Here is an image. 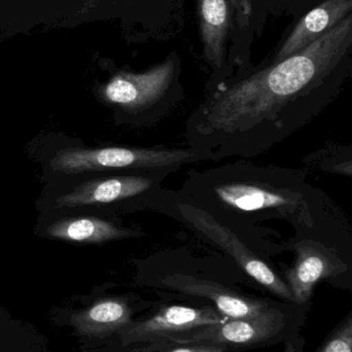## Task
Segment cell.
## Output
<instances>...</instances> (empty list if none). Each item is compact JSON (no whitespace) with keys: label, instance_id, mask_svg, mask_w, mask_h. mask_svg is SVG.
Segmentation results:
<instances>
[{"label":"cell","instance_id":"30bf717a","mask_svg":"<svg viewBox=\"0 0 352 352\" xmlns=\"http://www.w3.org/2000/svg\"><path fill=\"white\" fill-rule=\"evenodd\" d=\"M212 306H161L158 311L140 322H132L119 333L124 346L134 343L159 344L169 341H189L192 337L227 320Z\"/></svg>","mask_w":352,"mask_h":352},{"label":"cell","instance_id":"5bb4252c","mask_svg":"<svg viewBox=\"0 0 352 352\" xmlns=\"http://www.w3.org/2000/svg\"><path fill=\"white\" fill-rule=\"evenodd\" d=\"M132 307L122 298H107L76 312L72 316V326L87 337L105 338L114 333H120L130 326L132 320Z\"/></svg>","mask_w":352,"mask_h":352},{"label":"cell","instance_id":"52a82bcc","mask_svg":"<svg viewBox=\"0 0 352 352\" xmlns=\"http://www.w3.org/2000/svg\"><path fill=\"white\" fill-rule=\"evenodd\" d=\"M155 261L161 268L156 279L158 285L182 295L209 300L225 318L235 320L249 318L264 311L274 303L244 295L207 275L190 272L177 262L171 250L161 252Z\"/></svg>","mask_w":352,"mask_h":352},{"label":"cell","instance_id":"9c48e42d","mask_svg":"<svg viewBox=\"0 0 352 352\" xmlns=\"http://www.w3.org/2000/svg\"><path fill=\"white\" fill-rule=\"evenodd\" d=\"M295 304L273 303L256 316L227 318L220 324L200 331L189 341H210L233 347L240 352L271 346L298 334L296 322L287 308Z\"/></svg>","mask_w":352,"mask_h":352},{"label":"cell","instance_id":"9a60e30c","mask_svg":"<svg viewBox=\"0 0 352 352\" xmlns=\"http://www.w3.org/2000/svg\"><path fill=\"white\" fill-rule=\"evenodd\" d=\"M314 352H352V312H349Z\"/></svg>","mask_w":352,"mask_h":352},{"label":"cell","instance_id":"277c9868","mask_svg":"<svg viewBox=\"0 0 352 352\" xmlns=\"http://www.w3.org/2000/svg\"><path fill=\"white\" fill-rule=\"evenodd\" d=\"M179 76V58L169 56L146 72L116 74L103 87V96L143 123H154L181 101Z\"/></svg>","mask_w":352,"mask_h":352},{"label":"cell","instance_id":"8fae6325","mask_svg":"<svg viewBox=\"0 0 352 352\" xmlns=\"http://www.w3.org/2000/svg\"><path fill=\"white\" fill-rule=\"evenodd\" d=\"M351 10L352 0H326L310 10L281 45L272 63L282 61L306 49L351 14Z\"/></svg>","mask_w":352,"mask_h":352},{"label":"cell","instance_id":"e0dca14e","mask_svg":"<svg viewBox=\"0 0 352 352\" xmlns=\"http://www.w3.org/2000/svg\"><path fill=\"white\" fill-rule=\"evenodd\" d=\"M236 10L238 12V21L241 26H245L249 23L253 12L252 0H235Z\"/></svg>","mask_w":352,"mask_h":352},{"label":"cell","instance_id":"5b68a950","mask_svg":"<svg viewBox=\"0 0 352 352\" xmlns=\"http://www.w3.org/2000/svg\"><path fill=\"white\" fill-rule=\"evenodd\" d=\"M205 162L204 157L191 148H70L60 151L53 159V168L60 173L89 171L180 170L185 165Z\"/></svg>","mask_w":352,"mask_h":352},{"label":"cell","instance_id":"d6986e66","mask_svg":"<svg viewBox=\"0 0 352 352\" xmlns=\"http://www.w3.org/2000/svg\"><path fill=\"white\" fill-rule=\"evenodd\" d=\"M136 352H154V349H153L152 345H149V346L145 347V349Z\"/></svg>","mask_w":352,"mask_h":352},{"label":"cell","instance_id":"8992f818","mask_svg":"<svg viewBox=\"0 0 352 352\" xmlns=\"http://www.w3.org/2000/svg\"><path fill=\"white\" fill-rule=\"evenodd\" d=\"M172 170H138L83 182L60 197L59 207L95 204H122L128 208L156 210L165 188L163 182Z\"/></svg>","mask_w":352,"mask_h":352},{"label":"cell","instance_id":"ba28073f","mask_svg":"<svg viewBox=\"0 0 352 352\" xmlns=\"http://www.w3.org/2000/svg\"><path fill=\"white\" fill-rule=\"evenodd\" d=\"M296 254L291 267L282 268L283 279L289 285L296 304L307 305L320 281L330 283L351 281V256L331 244L315 238L304 237L291 242Z\"/></svg>","mask_w":352,"mask_h":352},{"label":"cell","instance_id":"6da1fadb","mask_svg":"<svg viewBox=\"0 0 352 352\" xmlns=\"http://www.w3.org/2000/svg\"><path fill=\"white\" fill-rule=\"evenodd\" d=\"M352 14L280 62L209 87L186 122L188 148L205 161L266 154L322 115L351 72Z\"/></svg>","mask_w":352,"mask_h":352},{"label":"cell","instance_id":"7a4b0ae2","mask_svg":"<svg viewBox=\"0 0 352 352\" xmlns=\"http://www.w3.org/2000/svg\"><path fill=\"white\" fill-rule=\"evenodd\" d=\"M178 192L235 228L270 260L289 252L276 223L297 239L315 238L351 256L346 215L304 171L237 159L191 169Z\"/></svg>","mask_w":352,"mask_h":352},{"label":"cell","instance_id":"4fadbf2b","mask_svg":"<svg viewBox=\"0 0 352 352\" xmlns=\"http://www.w3.org/2000/svg\"><path fill=\"white\" fill-rule=\"evenodd\" d=\"M47 234L54 239L86 244L105 243L145 235L144 232L107 219L87 217L59 219L49 226Z\"/></svg>","mask_w":352,"mask_h":352},{"label":"cell","instance_id":"3957f363","mask_svg":"<svg viewBox=\"0 0 352 352\" xmlns=\"http://www.w3.org/2000/svg\"><path fill=\"white\" fill-rule=\"evenodd\" d=\"M156 211L181 223L207 243L216 246L260 287L285 303L297 305L289 285L271 264L270 258L235 228L178 190L165 188Z\"/></svg>","mask_w":352,"mask_h":352},{"label":"cell","instance_id":"7c38bea8","mask_svg":"<svg viewBox=\"0 0 352 352\" xmlns=\"http://www.w3.org/2000/svg\"><path fill=\"white\" fill-rule=\"evenodd\" d=\"M204 56L215 74L222 70L235 0H198Z\"/></svg>","mask_w":352,"mask_h":352},{"label":"cell","instance_id":"ac0fdd59","mask_svg":"<svg viewBox=\"0 0 352 352\" xmlns=\"http://www.w3.org/2000/svg\"><path fill=\"white\" fill-rule=\"evenodd\" d=\"M305 345L306 339L298 333L285 341L283 352H304Z\"/></svg>","mask_w":352,"mask_h":352},{"label":"cell","instance_id":"2e32d148","mask_svg":"<svg viewBox=\"0 0 352 352\" xmlns=\"http://www.w3.org/2000/svg\"><path fill=\"white\" fill-rule=\"evenodd\" d=\"M150 345L154 352H240L233 347L210 341H169Z\"/></svg>","mask_w":352,"mask_h":352}]
</instances>
